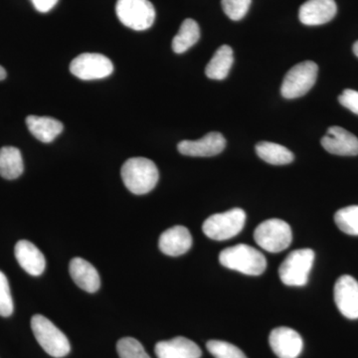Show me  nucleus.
I'll return each instance as SVG.
<instances>
[{"mask_svg":"<svg viewBox=\"0 0 358 358\" xmlns=\"http://www.w3.org/2000/svg\"><path fill=\"white\" fill-rule=\"evenodd\" d=\"M159 246L167 256H181L192 248V236L185 226H174L160 235Z\"/></svg>","mask_w":358,"mask_h":358,"instance_id":"obj_15","label":"nucleus"},{"mask_svg":"<svg viewBox=\"0 0 358 358\" xmlns=\"http://www.w3.org/2000/svg\"><path fill=\"white\" fill-rule=\"evenodd\" d=\"M233 62L234 57L232 48L228 45H222L214 53L213 57L205 68V74L209 79L224 80L229 74Z\"/></svg>","mask_w":358,"mask_h":358,"instance_id":"obj_20","label":"nucleus"},{"mask_svg":"<svg viewBox=\"0 0 358 358\" xmlns=\"http://www.w3.org/2000/svg\"><path fill=\"white\" fill-rule=\"evenodd\" d=\"M59 0H31L33 6L41 13H47L55 7Z\"/></svg>","mask_w":358,"mask_h":358,"instance_id":"obj_30","label":"nucleus"},{"mask_svg":"<svg viewBox=\"0 0 358 358\" xmlns=\"http://www.w3.org/2000/svg\"><path fill=\"white\" fill-rule=\"evenodd\" d=\"M339 230L352 236H358V205L339 209L334 215Z\"/></svg>","mask_w":358,"mask_h":358,"instance_id":"obj_24","label":"nucleus"},{"mask_svg":"<svg viewBox=\"0 0 358 358\" xmlns=\"http://www.w3.org/2000/svg\"><path fill=\"white\" fill-rule=\"evenodd\" d=\"M322 145L327 152L343 157L358 155V138L341 127L334 126L327 129L322 138Z\"/></svg>","mask_w":358,"mask_h":358,"instance_id":"obj_13","label":"nucleus"},{"mask_svg":"<svg viewBox=\"0 0 358 358\" xmlns=\"http://www.w3.org/2000/svg\"><path fill=\"white\" fill-rule=\"evenodd\" d=\"M31 329L39 345L51 357H64L70 352L67 336L50 320L41 315H33Z\"/></svg>","mask_w":358,"mask_h":358,"instance_id":"obj_3","label":"nucleus"},{"mask_svg":"<svg viewBox=\"0 0 358 358\" xmlns=\"http://www.w3.org/2000/svg\"><path fill=\"white\" fill-rule=\"evenodd\" d=\"M207 350L215 358H248L237 346L223 341H210Z\"/></svg>","mask_w":358,"mask_h":358,"instance_id":"obj_26","label":"nucleus"},{"mask_svg":"<svg viewBox=\"0 0 358 358\" xmlns=\"http://www.w3.org/2000/svg\"><path fill=\"white\" fill-rule=\"evenodd\" d=\"M6 71L4 69L2 66H0V81H2V80L6 79Z\"/></svg>","mask_w":358,"mask_h":358,"instance_id":"obj_31","label":"nucleus"},{"mask_svg":"<svg viewBox=\"0 0 358 358\" xmlns=\"http://www.w3.org/2000/svg\"><path fill=\"white\" fill-rule=\"evenodd\" d=\"M200 28L196 21L185 20L179 28L178 34L173 40V50L176 54H182L199 42Z\"/></svg>","mask_w":358,"mask_h":358,"instance_id":"obj_23","label":"nucleus"},{"mask_svg":"<svg viewBox=\"0 0 358 358\" xmlns=\"http://www.w3.org/2000/svg\"><path fill=\"white\" fill-rule=\"evenodd\" d=\"M14 253L20 267L28 274L34 277L43 274L46 268V260L43 253L31 242L20 240L15 245Z\"/></svg>","mask_w":358,"mask_h":358,"instance_id":"obj_16","label":"nucleus"},{"mask_svg":"<svg viewBox=\"0 0 358 358\" xmlns=\"http://www.w3.org/2000/svg\"><path fill=\"white\" fill-rule=\"evenodd\" d=\"M115 13L120 21L136 31L152 27L155 20V9L148 0H117Z\"/></svg>","mask_w":358,"mask_h":358,"instance_id":"obj_6","label":"nucleus"},{"mask_svg":"<svg viewBox=\"0 0 358 358\" xmlns=\"http://www.w3.org/2000/svg\"><path fill=\"white\" fill-rule=\"evenodd\" d=\"M315 261V252L300 249L291 252L279 268L281 281L289 287L306 286Z\"/></svg>","mask_w":358,"mask_h":358,"instance_id":"obj_5","label":"nucleus"},{"mask_svg":"<svg viewBox=\"0 0 358 358\" xmlns=\"http://www.w3.org/2000/svg\"><path fill=\"white\" fill-rule=\"evenodd\" d=\"M353 53L357 55V57H358V41L355 42V44H353Z\"/></svg>","mask_w":358,"mask_h":358,"instance_id":"obj_32","label":"nucleus"},{"mask_svg":"<svg viewBox=\"0 0 358 358\" xmlns=\"http://www.w3.org/2000/svg\"><path fill=\"white\" fill-rule=\"evenodd\" d=\"M339 103L355 114L358 115V92L352 89H346L338 96Z\"/></svg>","mask_w":358,"mask_h":358,"instance_id":"obj_29","label":"nucleus"},{"mask_svg":"<svg viewBox=\"0 0 358 358\" xmlns=\"http://www.w3.org/2000/svg\"><path fill=\"white\" fill-rule=\"evenodd\" d=\"M219 261L225 268L249 275H262L267 268L265 256L246 244L224 249L219 255Z\"/></svg>","mask_w":358,"mask_h":358,"instance_id":"obj_2","label":"nucleus"},{"mask_svg":"<svg viewBox=\"0 0 358 358\" xmlns=\"http://www.w3.org/2000/svg\"><path fill=\"white\" fill-rule=\"evenodd\" d=\"M336 11L334 0H308L300 7L299 18L305 25H322L333 20Z\"/></svg>","mask_w":358,"mask_h":358,"instance_id":"obj_14","label":"nucleus"},{"mask_svg":"<svg viewBox=\"0 0 358 358\" xmlns=\"http://www.w3.org/2000/svg\"><path fill=\"white\" fill-rule=\"evenodd\" d=\"M70 71L75 77L91 81L109 77L114 71V65L102 54L83 53L71 62Z\"/></svg>","mask_w":358,"mask_h":358,"instance_id":"obj_9","label":"nucleus"},{"mask_svg":"<svg viewBox=\"0 0 358 358\" xmlns=\"http://www.w3.org/2000/svg\"><path fill=\"white\" fill-rule=\"evenodd\" d=\"M71 277L80 289L96 293L101 287L100 275L96 268L88 261L82 258H74L70 262Z\"/></svg>","mask_w":358,"mask_h":358,"instance_id":"obj_18","label":"nucleus"},{"mask_svg":"<svg viewBox=\"0 0 358 358\" xmlns=\"http://www.w3.org/2000/svg\"><path fill=\"white\" fill-rule=\"evenodd\" d=\"M268 343L279 358H298L303 352V338L291 327H281L273 329Z\"/></svg>","mask_w":358,"mask_h":358,"instance_id":"obj_11","label":"nucleus"},{"mask_svg":"<svg viewBox=\"0 0 358 358\" xmlns=\"http://www.w3.org/2000/svg\"><path fill=\"white\" fill-rule=\"evenodd\" d=\"M256 243L270 253H279L288 248L293 233L288 223L281 219L264 221L254 232Z\"/></svg>","mask_w":358,"mask_h":358,"instance_id":"obj_7","label":"nucleus"},{"mask_svg":"<svg viewBox=\"0 0 358 358\" xmlns=\"http://www.w3.org/2000/svg\"><path fill=\"white\" fill-rule=\"evenodd\" d=\"M221 3L224 13L230 20L239 21L248 13L252 0H222Z\"/></svg>","mask_w":358,"mask_h":358,"instance_id":"obj_27","label":"nucleus"},{"mask_svg":"<svg viewBox=\"0 0 358 358\" xmlns=\"http://www.w3.org/2000/svg\"><path fill=\"white\" fill-rule=\"evenodd\" d=\"M26 124L30 133L44 143H52L64 129L62 122L50 117L28 115Z\"/></svg>","mask_w":358,"mask_h":358,"instance_id":"obj_19","label":"nucleus"},{"mask_svg":"<svg viewBox=\"0 0 358 358\" xmlns=\"http://www.w3.org/2000/svg\"><path fill=\"white\" fill-rule=\"evenodd\" d=\"M117 350L120 358H150L140 341L133 338L120 339Z\"/></svg>","mask_w":358,"mask_h":358,"instance_id":"obj_25","label":"nucleus"},{"mask_svg":"<svg viewBox=\"0 0 358 358\" xmlns=\"http://www.w3.org/2000/svg\"><path fill=\"white\" fill-rule=\"evenodd\" d=\"M246 213L243 209L234 208L223 213L213 214L204 221L202 230L210 239L223 241L237 236L243 230Z\"/></svg>","mask_w":358,"mask_h":358,"instance_id":"obj_4","label":"nucleus"},{"mask_svg":"<svg viewBox=\"0 0 358 358\" xmlns=\"http://www.w3.org/2000/svg\"><path fill=\"white\" fill-rule=\"evenodd\" d=\"M334 301L341 315L350 320L358 319V282L352 275L338 278L334 285Z\"/></svg>","mask_w":358,"mask_h":358,"instance_id":"obj_10","label":"nucleus"},{"mask_svg":"<svg viewBox=\"0 0 358 358\" xmlns=\"http://www.w3.org/2000/svg\"><path fill=\"white\" fill-rule=\"evenodd\" d=\"M256 152L261 159L273 166H285L293 162L294 159L293 152L288 148L270 141H260L256 145Z\"/></svg>","mask_w":358,"mask_h":358,"instance_id":"obj_22","label":"nucleus"},{"mask_svg":"<svg viewBox=\"0 0 358 358\" xmlns=\"http://www.w3.org/2000/svg\"><path fill=\"white\" fill-rule=\"evenodd\" d=\"M14 310L13 296L6 275L0 271V315L10 317Z\"/></svg>","mask_w":358,"mask_h":358,"instance_id":"obj_28","label":"nucleus"},{"mask_svg":"<svg viewBox=\"0 0 358 358\" xmlns=\"http://www.w3.org/2000/svg\"><path fill=\"white\" fill-rule=\"evenodd\" d=\"M24 171L22 155L17 148L3 147L0 148V176L13 180L20 178Z\"/></svg>","mask_w":358,"mask_h":358,"instance_id":"obj_21","label":"nucleus"},{"mask_svg":"<svg viewBox=\"0 0 358 358\" xmlns=\"http://www.w3.org/2000/svg\"><path fill=\"white\" fill-rule=\"evenodd\" d=\"M155 352L157 358H200L202 355L199 346L183 336L159 341L155 345Z\"/></svg>","mask_w":358,"mask_h":358,"instance_id":"obj_17","label":"nucleus"},{"mask_svg":"<svg viewBox=\"0 0 358 358\" xmlns=\"http://www.w3.org/2000/svg\"><path fill=\"white\" fill-rule=\"evenodd\" d=\"M319 67L313 61H305L294 65L284 78L281 94L286 99L305 96L317 82Z\"/></svg>","mask_w":358,"mask_h":358,"instance_id":"obj_8","label":"nucleus"},{"mask_svg":"<svg viewBox=\"0 0 358 358\" xmlns=\"http://www.w3.org/2000/svg\"><path fill=\"white\" fill-rule=\"evenodd\" d=\"M226 140L223 134L212 131L196 141H182L178 143V150L181 155L187 157H214L223 152Z\"/></svg>","mask_w":358,"mask_h":358,"instance_id":"obj_12","label":"nucleus"},{"mask_svg":"<svg viewBox=\"0 0 358 358\" xmlns=\"http://www.w3.org/2000/svg\"><path fill=\"white\" fill-rule=\"evenodd\" d=\"M122 178L129 192L136 195L147 194L157 186L159 169L152 160L131 157L122 166Z\"/></svg>","mask_w":358,"mask_h":358,"instance_id":"obj_1","label":"nucleus"}]
</instances>
